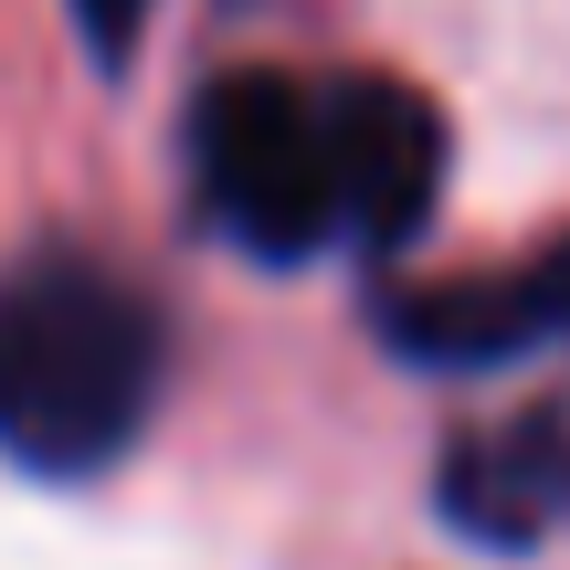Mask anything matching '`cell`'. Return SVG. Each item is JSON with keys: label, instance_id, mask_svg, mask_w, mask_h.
Here are the masks:
<instances>
[{"label": "cell", "instance_id": "1", "mask_svg": "<svg viewBox=\"0 0 570 570\" xmlns=\"http://www.w3.org/2000/svg\"><path fill=\"white\" fill-rule=\"evenodd\" d=\"M159 306L117 265L42 244L0 265V454L32 475H96L159 412Z\"/></svg>", "mask_w": 570, "mask_h": 570}, {"label": "cell", "instance_id": "2", "mask_svg": "<svg viewBox=\"0 0 570 570\" xmlns=\"http://www.w3.org/2000/svg\"><path fill=\"white\" fill-rule=\"evenodd\" d=\"M190 180L202 212L265 265H306L327 244H360L348 190V75L306 85L285 63H233L190 106Z\"/></svg>", "mask_w": 570, "mask_h": 570}, {"label": "cell", "instance_id": "3", "mask_svg": "<svg viewBox=\"0 0 570 570\" xmlns=\"http://www.w3.org/2000/svg\"><path fill=\"white\" fill-rule=\"evenodd\" d=\"M381 338L423 370H497L518 348H550L570 338V233L539 244L529 265H497V275H433L381 296Z\"/></svg>", "mask_w": 570, "mask_h": 570}, {"label": "cell", "instance_id": "4", "mask_svg": "<svg viewBox=\"0 0 570 570\" xmlns=\"http://www.w3.org/2000/svg\"><path fill=\"white\" fill-rule=\"evenodd\" d=\"M444 518L465 539H497V550H529L539 529H560L570 518V402L465 433L444 454Z\"/></svg>", "mask_w": 570, "mask_h": 570}, {"label": "cell", "instance_id": "5", "mask_svg": "<svg viewBox=\"0 0 570 570\" xmlns=\"http://www.w3.org/2000/svg\"><path fill=\"white\" fill-rule=\"evenodd\" d=\"M348 190H360V244H412L444 190V117L402 75H348Z\"/></svg>", "mask_w": 570, "mask_h": 570}, {"label": "cell", "instance_id": "6", "mask_svg": "<svg viewBox=\"0 0 570 570\" xmlns=\"http://www.w3.org/2000/svg\"><path fill=\"white\" fill-rule=\"evenodd\" d=\"M75 11V32L96 42L106 63H127V42H138V21H148V0H63Z\"/></svg>", "mask_w": 570, "mask_h": 570}]
</instances>
